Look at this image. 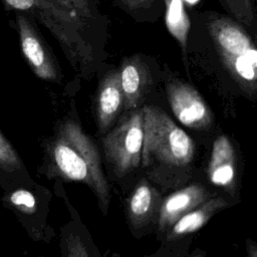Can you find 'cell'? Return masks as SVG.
Instances as JSON below:
<instances>
[{
	"instance_id": "obj_16",
	"label": "cell",
	"mask_w": 257,
	"mask_h": 257,
	"mask_svg": "<svg viewBox=\"0 0 257 257\" xmlns=\"http://www.w3.org/2000/svg\"><path fill=\"white\" fill-rule=\"evenodd\" d=\"M4 204L10 206L14 211L31 215L37 210L35 196L26 189H17L4 197Z\"/></svg>"
},
{
	"instance_id": "obj_1",
	"label": "cell",
	"mask_w": 257,
	"mask_h": 257,
	"mask_svg": "<svg viewBox=\"0 0 257 257\" xmlns=\"http://www.w3.org/2000/svg\"><path fill=\"white\" fill-rule=\"evenodd\" d=\"M52 172L66 180L87 185L96 195L103 212L109 204V186L100 156L92 140L73 120L64 121L49 145Z\"/></svg>"
},
{
	"instance_id": "obj_23",
	"label": "cell",
	"mask_w": 257,
	"mask_h": 257,
	"mask_svg": "<svg viewBox=\"0 0 257 257\" xmlns=\"http://www.w3.org/2000/svg\"><path fill=\"white\" fill-rule=\"evenodd\" d=\"M194 257H202L201 255H196V256H194Z\"/></svg>"
},
{
	"instance_id": "obj_9",
	"label": "cell",
	"mask_w": 257,
	"mask_h": 257,
	"mask_svg": "<svg viewBox=\"0 0 257 257\" xmlns=\"http://www.w3.org/2000/svg\"><path fill=\"white\" fill-rule=\"evenodd\" d=\"M118 73L123 94V108H136L150 85L149 67L140 55H133L122 59Z\"/></svg>"
},
{
	"instance_id": "obj_3",
	"label": "cell",
	"mask_w": 257,
	"mask_h": 257,
	"mask_svg": "<svg viewBox=\"0 0 257 257\" xmlns=\"http://www.w3.org/2000/svg\"><path fill=\"white\" fill-rule=\"evenodd\" d=\"M207 29L218 57L234 82L249 96L257 90V50L247 30L230 17H210Z\"/></svg>"
},
{
	"instance_id": "obj_22",
	"label": "cell",
	"mask_w": 257,
	"mask_h": 257,
	"mask_svg": "<svg viewBox=\"0 0 257 257\" xmlns=\"http://www.w3.org/2000/svg\"><path fill=\"white\" fill-rule=\"evenodd\" d=\"M249 257H257V251H256V247H255L254 245H252V246L250 247Z\"/></svg>"
},
{
	"instance_id": "obj_2",
	"label": "cell",
	"mask_w": 257,
	"mask_h": 257,
	"mask_svg": "<svg viewBox=\"0 0 257 257\" xmlns=\"http://www.w3.org/2000/svg\"><path fill=\"white\" fill-rule=\"evenodd\" d=\"M7 11H21L45 26L58 41L71 66L88 73L94 66V48L87 38V22L50 0H0Z\"/></svg>"
},
{
	"instance_id": "obj_18",
	"label": "cell",
	"mask_w": 257,
	"mask_h": 257,
	"mask_svg": "<svg viewBox=\"0 0 257 257\" xmlns=\"http://www.w3.org/2000/svg\"><path fill=\"white\" fill-rule=\"evenodd\" d=\"M60 7L75 13L79 18L88 23L98 15L95 0H50Z\"/></svg>"
},
{
	"instance_id": "obj_19",
	"label": "cell",
	"mask_w": 257,
	"mask_h": 257,
	"mask_svg": "<svg viewBox=\"0 0 257 257\" xmlns=\"http://www.w3.org/2000/svg\"><path fill=\"white\" fill-rule=\"evenodd\" d=\"M65 244V257H90L82 240L77 235H69Z\"/></svg>"
},
{
	"instance_id": "obj_11",
	"label": "cell",
	"mask_w": 257,
	"mask_h": 257,
	"mask_svg": "<svg viewBox=\"0 0 257 257\" xmlns=\"http://www.w3.org/2000/svg\"><path fill=\"white\" fill-rule=\"evenodd\" d=\"M207 173L210 182L215 186L233 185L236 176L235 152L226 136H220L214 141Z\"/></svg>"
},
{
	"instance_id": "obj_20",
	"label": "cell",
	"mask_w": 257,
	"mask_h": 257,
	"mask_svg": "<svg viewBox=\"0 0 257 257\" xmlns=\"http://www.w3.org/2000/svg\"><path fill=\"white\" fill-rule=\"evenodd\" d=\"M124 6L131 10H142L150 8L155 0H120Z\"/></svg>"
},
{
	"instance_id": "obj_12",
	"label": "cell",
	"mask_w": 257,
	"mask_h": 257,
	"mask_svg": "<svg viewBox=\"0 0 257 257\" xmlns=\"http://www.w3.org/2000/svg\"><path fill=\"white\" fill-rule=\"evenodd\" d=\"M226 205L227 203L221 198H212L208 201H204L201 206H197L186 213L173 224L168 239H177L198 231L216 212L226 207Z\"/></svg>"
},
{
	"instance_id": "obj_13",
	"label": "cell",
	"mask_w": 257,
	"mask_h": 257,
	"mask_svg": "<svg viewBox=\"0 0 257 257\" xmlns=\"http://www.w3.org/2000/svg\"><path fill=\"white\" fill-rule=\"evenodd\" d=\"M166 26L170 34L178 41L186 68L188 69L187 47L188 35L191 28V21L187 14L185 4L182 0H165Z\"/></svg>"
},
{
	"instance_id": "obj_8",
	"label": "cell",
	"mask_w": 257,
	"mask_h": 257,
	"mask_svg": "<svg viewBox=\"0 0 257 257\" xmlns=\"http://www.w3.org/2000/svg\"><path fill=\"white\" fill-rule=\"evenodd\" d=\"M123 108V94L118 70L112 69L100 80L95 97V114L98 128L108 130Z\"/></svg>"
},
{
	"instance_id": "obj_6",
	"label": "cell",
	"mask_w": 257,
	"mask_h": 257,
	"mask_svg": "<svg viewBox=\"0 0 257 257\" xmlns=\"http://www.w3.org/2000/svg\"><path fill=\"white\" fill-rule=\"evenodd\" d=\"M13 12L21 51L29 67L42 80L59 81L61 71L58 61L34 25L32 18L21 11Z\"/></svg>"
},
{
	"instance_id": "obj_10",
	"label": "cell",
	"mask_w": 257,
	"mask_h": 257,
	"mask_svg": "<svg viewBox=\"0 0 257 257\" xmlns=\"http://www.w3.org/2000/svg\"><path fill=\"white\" fill-rule=\"evenodd\" d=\"M207 196L206 188L201 185H191L171 194L161 206L159 214L160 230L164 231L172 227L183 215L206 201Z\"/></svg>"
},
{
	"instance_id": "obj_15",
	"label": "cell",
	"mask_w": 257,
	"mask_h": 257,
	"mask_svg": "<svg viewBox=\"0 0 257 257\" xmlns=\"http://www.w3.org/2000/svg\"><path fill=\"white\" fill-rule=\"evenodd\" d=\"M218 2L233 20L255 30V0H218Z\"/></svg>"
},
{
	"instance_id": "obj_5",
	"label": "cell",
	"mask_w": 257,
	"mask_h": 257,
	"mask_svg": "<svg viewBox=\"0 0 257 257\" xmlns=\"http://www.w3.org/2000/svg\"><path fill=\"white\" fill-rule=\"evenodd\" d=\"M144 119L142 108L135 109L102 140L105 158L117 176L138 168L142 160Z\"/></svg>"
},
{
	"instance_id": "obj_4",
	"label": "cell",
	"mask_w": 257,
	"mask_h": 257,
	"mask_svg": "<svg viewBox=\"0 0 257 257\" xmlns=\"http://www.w3.org/2000/svg\"><path fill=\"white\" fill-rule=\"evenodd\" d=\"M144 141L142 161L144 166L159 161L173 166H185L194 159L195 144L160 107H142Z\"/></svg>"
},
{
	"instance_id": "obj_21",
	"label": "cell",
	"mask_w": 257,
	"mask_h": 257,
	"mask_svg": "<svg viewBox=\"0 0 257 257\" xmlns=\"http://www.w3.org/2000/svg\"><path fill=\"white\" fill-rule=\"evenodd\" d=\"M182 1L185 4V6L187 5L188 7H192V6H195L200 0H182Z\"/></svg>"
},
{
	"instance_id": "obj_17",
	"label": "cell",
	"mask_w": 257,
	"mask_h": 257,
	"mask_svg": "<svg viewBox=\"0 0 257 257\" xmlns=\"http://www.w3.org/2000/svg\"><path fill=\"white\" fill-rule=\"evenodd\" d=\"M0 169L6 173H18L23 169V163L11 145L0 132Z\"/></svg>"
},
{
	"instance_id": "obj_7",
	"label": "cell",
	"mask_w": 257,
	"mask_h": 257,
	"mask_svg": "<svg viewBox=\"0 0 257 257\" xmlns=\"http://www.w3.org/2000/svg\"><path fill=\"white\" fill-rule=\"evenodd\" d=\"M166 93L171 109L181 123L196 130L210 126L211 109L193 85L179 78L170 77L166 80Z\"/></svg>"
},
{
	"instance_id": "obj_14",
	"label": "cell",
	"mask_w": 257,
	"mask_h": 257,
	"mask_svg": "<svg viewBox=\"0 0 257 257\" xmlns=\"http://www.w3.org/2000/svg\"><path fill=\"white\" fill-rule=\"evenodd\" d=\"M155 199L154 190L146 182H142L136 187L127 206L128 217L136 226L143 225L151 217Z\"/></svg>"
}]
</instances>
